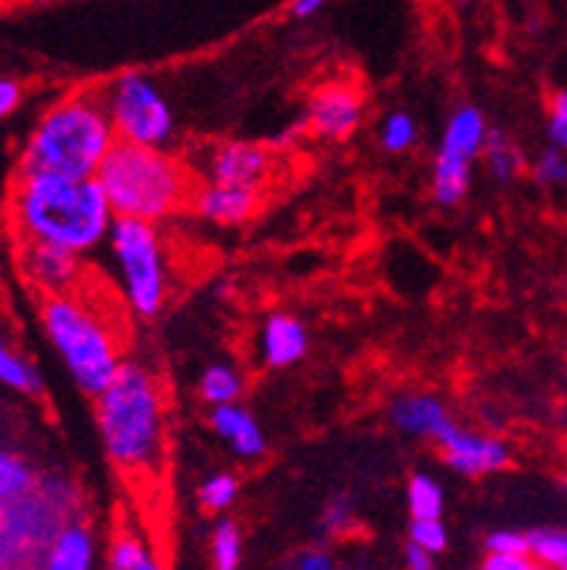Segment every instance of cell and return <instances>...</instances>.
I'll use <instances>...</instances> for the list:
<instances>
[{
  "instance_id": "cell-19",
  "label": "cell",
  "mask_w": 567,
  "mask_h": 570,
  "mask_svg": "<svg viewBox=\"0 0 567 570\" xmlns=\"http://www.w3.org/2000/svg\"><path fill=\"white\" fill-rule=\"evenodd\" d=\"M105 570H168V564L151 539L134 528H119L105 553Z\"/></svg>"
},
{
  "instance_id": "cell-29",
  "label": "cell",
  "mask_w": 567,
  "mask_h": 570,
  "mask_svg": "<svg viewBox=\"0 0 567 570\" xmlns=\"http://www.w3.org/2000/svg\"><path fill=\"white\" fill-rule=\"evenodd\" d=\"M532 177H536V183L539 186H547V188H559L567 183V151L565 148H559V145H547V148H541L539 157H536V163H532Z\"/></svg>"
},
{
  "instance_id": "cell-9",
  "label": "cell",
  "mask_w": 567,
  "mask_h": 570,
  "mask_svg": "<svg viewBox=\"0 0 567 570\" xmlns=\"http://www.w3.org/2000/svg\"><path fill=\"white\" fill-rule=\"evenodd\" d=\"M489 128L487 119L472 105H460L440 137L438 154H434V168H431V197L452 209L469 195V180H472V163L483 157Z\"/></svg>"
},
{
  "instance_id": "cell-1",
  "label": "cell",
  "mask_w": 567,
  "mask_h": 570,
  "mask_svg": "<svg viewBox=\"0 0 567 570\" xmlns=\"http://www.w3.org/2000/svg\"><path fill=\"white\" fill-rule=\"evenodd\" d=\"M116 212L96 177H14L9 226L18 240L65 246L87 255L108 244Z\"/></svg>"
},
{
  "instance_id": "cell-21",
  "label": "cell",
  "mask_w": 567,
  "mask_h": 570,
  "mask_svg": "<svg viewBox=\"0 0 567 570\" xmlns=\"http://www.w3.org/2000/svg\"><path fill=\"white\" fill-rule=\"evenodd\" d=\"M38 478H41V472L32 466V461H27L12 449H3L0 452V504H9V501L27 495L38 484Z\"/></svg>"
},
{
  "instance_id": "cell-28",
  "label": "cell",
  "mask_w": 567,
  "mask_h": 570,
  "mask_svg": "<svg viewBox=\"0 0 567 570\" xmlns=\"http://www.w3.org/2000/svg\"><path fill=\"white\" fill-rule=\"evenodd\" d=\"M237 499V478L229 475V472H215L208 475L206 481L197 490V501H201L203 510L208 513H223L229 510Z\"/></svg>"
},
{
  "instance_id": "cell-39",
  "label": "cell",
  "mask_w": 567,
  "mask_h": 570,
  "mask_svg": "<svg viewBox=\"0 0 567 570\" xmlns=\"http://www.w3.org/2000/svg\"><path fill=\"white\" fill-rule=\"evenodd\" d=\"M463 3H472V0H463Z\"/></svg>"
},
{
  "instance_id": "cell-18",
  "label": "cell",
  "mask_w": 567,
  "mask_h": 570,
  "mask_svg": "<svg viewBox=\"0 0 567 570\" xmlns=\"http://www.w3.org/2000/svg\"><path fill=\"white\" fill-rule=\"evenodd\" d=\"M96 533L87 521H72L52 544L50 557L41 570H94L96 568Z\"/></svg>"
},
{
  "instance_id": "cell-20",
  "label": "cell",
  "mask_w": 567,
  "mask_h": 570,
  "mask_svg": "<svg viewBox=\"0 0 567 570\" xmlns=\"http://www.w3.org/2000/svg\"><path fill=\"white\" fill-rule=\"evenodd\" d=\"M0 383L23 397H41L43 394V376L38 365L12 345L0 347Z\"/></svg>"
},
{
  "instance_id": "cell-17",
  "label": "cell",
  "mask_w": 567,
  "mask_h": 570,
  "mask_svg": "<svg viewBox=\"0 0 567 570\" xmlns=\"http://www.w3.org/2000/svg\"><path fill=\"white\" fill-rule=\"evenodd\" d=\"M208 423L215 429L217 438L229 443V449L244 461H258L266 452V438L261 432L258 420L252 417L241 403L212 405Z\"/></svg>"
},
{
  "instance_id": "cell-30",
  "label": "cell",
  "mask_w": 567,
  "mask_h": 570,
  "mask_svg": "<svg viewBox=\"0 0 567 570\" xmlns=\"http://www.w3.org/2000/svg\"><path fill=\"white\" fill-rule=\"evenodd\" d=\"M409 542L420 544V548H426L429 553L438 557L440 550H446V544H449V533H446L440 519H411Z\"/></svg>"
},
{
  "instance_id": "cell-10",
  "label": "cell",
  "mask_w": 567,
  "mask_h": 570,
  "mask_svg": "<svg viewBox=\"0 0 567 570\" xmlns=\"http://www.w3.org/2000/svg\"><path fill=\"white\" fill-rule=\"evenodd\" d=\"M85 255L70 253L65 246L38 244V240H18V269L23 282L38 296H65L81 289L85 278Z\"/></svg>"
},
{
  "instance_id": "cell-35",
  "label": "cell",
  "mask_w": 567,
  "mask_h": 570,
  "mask_svg": "<svg viewBox=\"0 0 567 570\" xmlns=\"http://www.w3.org/2000/svg\"><path fill=\"white\" fill-rule=\"evenodd\" d=\"M23 99V90L21 85L14 79H0V116H9L18 110V105H21Z\"/></svg>"
},
{
  "instance_id": "cell-7",
  "label": "cell",
  "mask_w": 567,
  "mask_h": 570,
  "mask_svg": "<svg viewBox=\"0 0 567 570\" xmlns=\"http://www.w3.org/2000/svg\"><path fill=\"white\" fill-rule=\"evenodd\" d=\"M108 246L125 307L139 318H154L166 307L172 289L166 244L157 224L137 217H116Z\"/></svg>"
},
{
  "instance_id": "cell-6",
  "label": "cell",
  "mask_w": 567,
  "mask_h": 570,
  "mask_svg": "<svg viewBox=\"0 0 567 570\" xmlns=\"http://www.w3.org/2000/svg\"><path fill=\"white\" fill-rule=\"evenodd\" d=\"M79 519V484L61 472H41L27 495L0 504V570H41L58 535Z\"/></svg>"
},
{
  "instance_id": "cell-15",
  "label": "cell",
  "mask_w": 567,
  "mask_h": 570,
  "mask_svg": "<svg viewBox=\"0 0 567 570\" xmlns=\"http://www.w3.org/2000/svg\"><path fill=\"white\" fill-rule=\"evenodd\" d=\"M307 327L290 313H270L258 331V354L266 368H290L307 356Z\"/></svg>"
},
{
  "instance_id": "cell-36",
  "label": "cell",
  "mask_w": 567,
  "mask_h": 570,
  "mask_svg": "<svg viewBox=\"0 0 567 570\" xmlns=\"http://www.w3.org/2000/svg\"><path fill=\"white\" fill-rule=\"evenodd\" d=\"M293 570H336V562L324 550H304L302 557L295 559Z\"/></svg>"
},
{
  "instance_id": "cell-32",
  "label": "cell",
  "mask_w": 567,
  "mask_h": 570,
  "mask_svg": "<svg viewBox=\"0 0 567 570\" xmlns=\"http://www.w3.org/2000/svg\"><path fill=\"white\" fill-rule=\"evenodd\" d=\"M322 528L324 533L331 535H342L353 528V510L351 504H348V499H333L331 504L324 507Z\"/></svg>"
},
{
  "instance_id": "cell-16",
  "label": "cell",
  "mask_w": 567,
  "mask_h": 570,
  "mask_svg": "<svg viewBox=\"0 0 567 570\" xmlns=\"http://www.w3.org/2000/svg\"><path fill=\"white\" fill-rule=\"evenodd\" d=\"M261 188L241 186H217V183H203L192 195L194 212L217 226H235L250 220L258 212Z\"/></svg>"
},
{
  "instance_id": "cell-5",
  "label": "cell",
  "mask_w": 567,
  "mask_h": 570,
  "mask_svg": "<svg viewBox=\"0 0 567 570\" xmlns=\"http://www.w3.org/2000/svg\"><path fill=\"white\" fill-rule=\"evenodd\" d=\"M38 322L67 374L87 397H99L123 368V342L105 313L76 289L38 302Z\"/></svg>"
},
{
  "instance_id": "cell-22",
  "label": "cell",
  "mask_w": 567,
  "mask_h": 570,
  "mask_svg": "<svg viewBox=\"0 0 567 570\" xmlns=\"http://www.w3.org/2000/svg\"><path fill=\"white\" fill-rule=\"evenodd\" d=\"M244 394V376L237 374L226 362H215L208 365L201 376V397L208 405H226L237 403Z\"/></svg>"
},
{
  "instance_id": "cell-13",
  "label": "cell",
  "mask_w": 567,
  "mask_h": 570,
  "mask_svg": "<svg viewBox=\"0 0 567 570\" xmlns=\"http://www.w3.org/2000/svg\"><path fill=\"white\" fill-rule=\"evenodd\" d=\"M438 446L443 452V461L449 463V470H454L458 475H489V472L507 470V463H510L507 443L492 438V434L452 426L440 438Z\"/></svg>"
},
{
  "instance_id": "cell-23",
  "label": "cell",
  "mask_w": 567,
  "mask_h": 570,
  "mask_svg": "<svg viewBox=\"0 0 567 570\" xmlns=\"http://www.w3.org/2000/svg\"><path fill=\"white\" fill-rule=\"evenodd\" d=\"M483 163H487L492 180L498 183L516 180L518 171H521V154L504 130H489L487 145H483Z\"/></svg>"
},
{
  "instance_id": "cell-38",
  "label": "cell",
  "mask_w": 567,
  "mask_h": 570,
  "mask_svg": "<svg viewBox=\"0 0 567 570\" xmlns=\"http://www.w3.org/2000/svg\"><path fill=\"white\" fill-rule=\"evenodd\" d=\"M331 3V0H295L293 7H290V12L295 14V18H310V14H316L319 9H324Z\"/></svg>"
},
{
  "instance_id": "cell-3",
  "label": "cell",
  "mask_w": 567,
  "mask_h": 570,
  "mask_svg": "<svg viewBox=\"0 0 567 570\" xmlns=\"http://www.w3.org/2000/svg\"><path fill=\"white\" fill-rule=\"evenodd\" d=\"M116 145V130L96 94H67L36 119L23 139L14 177H96Z\"/></svg>"
},
{
  "instance_id": "cell-34",
  "label": "cell",
  "mask_w": 567,
  "mask_h": 570,
  "mask_svg": "<svg viewBox=\"0 0 567 570\" xmlns=\"http://www.w3.org/2000/svg\"><path fill=\"white\" fill-rule=\"evenodd\" d=\"M532 553H487L481 570H539Z\"/></svg>"
},
{
  "instance_id": "cell-26",
  "label": "cell",
  "mask_w": 567,
  "mask_h": 570,
  "mask_svg": "<svg viewBox=\"0 0 567 570\" xmlns=\"http://www.w3.org/2000/svg\"><path fill=\"white\" fill-rule=\"evenodd\" d=\"M244 557V539L235 521L221 519L212 530V562L215 570H237Z\"/></svg>"
},
{
  "instance_id": "cell-12",
  "label": "cell",
  "mask_w": 567,
  "mask_h": 570,
  "mask_svg": "<svg viewBox=\"0 0 567 570\" xmlns=\"http://www.w3.org/2000/svg\"><path fill=\"white\" fill-rule=\"evenodd\" d=\"M201 174L217 186L261 188L270 174V151L252 142L212 145L201 159Z\"/></svg>"
},
{
  "instance_id": "cell-4",
  "label": "cell",
  "mask_w": 567,
  "mask_h": 570,
  "mask_svg": "<svg viewBox=\"0 0 567 570\" xmlns=\"http://www.w3.org/2000/svg\"><path fill=\"white\" fill-rule=\"evenodd\" d=\"M96 180L101 183L116 217H137L163 224L192 197V171L166 148L134 145L116 139L101 163Z\"/></svg>"
},
{
  "instance_id": "cell-25",
  "label": "cell",
  "mask_w": 567,
  "mask_h": 570,
  "mask_svg": "<svg viewBox=\"0 0 567 570\" xmlns=\"http://www.w3.org/2000/svg\"><path fill=\"white\" fill-rule=\"evenodd\" d=\"M530 553L539 564L550 570H567V530L565 528H536L527 533Z\"/></svg>"
},
{
  "instance_id": "cell-14",
  "label": "cell",
  "mask_w": 567,
  "mask_h": 570,
  "mask_svg": "<svg viewBox=\"0 0 567 570\" xmlns=\"http://www.w3.org/2000/svg\"><path fill=\"white\" fill-rule=\"evenodd\" d=\"M388 417H391L394 429H400L402 434L429 438L434 443L454 426L449 412H446V405L434 394H423V391H405V394H400L391 403V409H388Z\"/></svg>"
},
{
  "instance_id": "cell-8",
  "label": "cell",
  "mask_w": 567,
  "mask_h": 570,
  "mask_svg": "<svg viewBox=\"0 0 567 570\" xmlns=\"http://www.w3.org/2000/svg\"><path fill=\"white\" fill-rule=\"evenodd\" d=\"M101 101L116 130V139L166 148L174 139V110L157 81L143 72H125L101 90Z\"/></svg>"
},
{
  "instance_id": "cell-33",
  "label": "cell",
  "mask_w": 567,
  "mask_h": 570,
  "mask_svg": "<svg viewBox=\"0 0 567 570\" xmlns=\"http://www.w3.org/2000/svg\"><path fill=\"white\" fill-rule=\"evenodd\" d=\"M487 553H530V539L518 530H496L487 535Z\"/></svg>"
},
{
  "instance_id": "cell-24",
  "label": "cell",
  "mask_w": 567,
  "mask_h": 570,
  "mask_svg": "<svg viewBox=\"0 0 567 570\" xmlns=\"http://www.w3.org/2000/svg\"><path fill=\"white\" fill-rule=\"evenodd\" d=\"M405 499H409L411 519H440L443 515V487L426 472L411 475Z\"/></svg>"
},
{
  "instance_id": "cell-2",
  "label": "cell",
  "mask_w": 567,
  "mask_h": 570,
  "mask_svg": "<svg viewBox=\"0 0 567 570\" xmlns=\"http://www.w3.org/2000/svg\"><path fill=\"white\" fill-rule=\"evenodd\" d=\"M96 429L108 461L128 478H151L166 452V397L143 362L125 360L110 385L94 397Z\"/></svg>"
},
{
  "instance_id": "cell-27",
  "label": "cell",
  "mask_w": 567,
  "mask_h": 570,
  "mask_svg": "<svg viewBox=\"0 0 567 570\" xmlns=\"http://www.w3.org/2000/svg\"><path fill=\"white\" fill-rule=\"evenodd\" d=\"M414 142H417L414 116L405 114V110H394V114H388L385 119H382L380 125L382 151L402 154V151H409Z\"/></svg>"
},
{
  "instance_id": "cell-37",
  "label": "cell",
  "mask_w": 567,
  "mask_h": 570,
  "mask_svg": "<svg viewBox=\"0 0 567 570\" xmlns=\"http://www.w3.org/2000/svg\"><path fill=\"white\" fill-rule=\"evenodd\" d=\"M405 570H434V553L409 542V548H405Z\"/></svg>"
},
{
  "instance_id": "cell-31",
  "label": "cell",
  "mask_w": 567,
  "mask_h": 570,
  "mask_svg": "<svg viewBox=\"0 0 567 570\" xmlns=\"http://www.w3.org/2000/svg\"><path fill=\"white\" fill-rule=\"evenodd\" d=\"M547 137L550 142L559 145L567 151V90H559L550 101V114H547Z\"/></svg>"
},
{
  "instance_id": "cell-11",
  "label": "cell",
  "mask_w": 567,
  "mask_h": 570,
  "mask_svg": "<svg viewBox=\"0 0 567 570\" xmlns=\"http://www.w3.org/2000/svg\"><path fill=\"white\" fill-rule=\"evenodd\" d=\"M362 114H365V99L353 85L345 81H331L319 87L307 105V130L319 139H348L360 128Z\"/></svg>"
}]
</instances>
